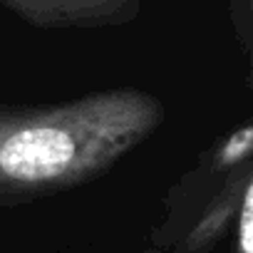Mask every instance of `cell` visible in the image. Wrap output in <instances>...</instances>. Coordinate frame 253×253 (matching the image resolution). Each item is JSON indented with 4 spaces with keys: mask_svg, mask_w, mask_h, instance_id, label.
I'll list each match as a JSON object with an SVG mask.
<instances>
[{
    "mask_svg": "<svg viewBox=\"0 0 253 253\" xmlns=\"http://www.w3.org/2000/svg\"><path fill=\"white\" fill-rule=\"evenodd\" d=\"M77 157V139L62 126H25L0 144V171L20 181L60 176Z\"/></svg>",
    "mask_w": 253,
    "mask_h": 253,
    "instance_id": "6da1fadb",
    "label": "cell"
},
{
    "mask_svg": "<svg viewBox=\"0 0 253 253\" xmlns=\"http://www.w3.org/2000/svg\"><path fill=\"white\" fill-rule=\"evenodd\" d=\"M20 8L28 10H62V8H75V10H89L99 5H117L122 0H13Z\"/></svg>",
    "mask_w": 253,
    "mask_h": 253,
    "instance_id": "7a4b0ae2",
    "label": "cell"
},
{
    "mask_svg": "<svg viewBox=\"0 0 253 253\" xmlns=\"http://www.w3.org/2000/svg\"><path fill=\"white\" fill-rule=\"evenodd\" d=\"M241 241H243V253H251V204L246 199V206H243V226H241Z\"/></svg>",
    "mask_w": 253,
    "mask_h": 253,
    "instance_id": "3957f363",
    "label": "cell"
}]
</instances>
